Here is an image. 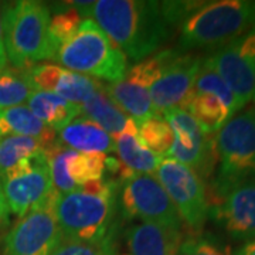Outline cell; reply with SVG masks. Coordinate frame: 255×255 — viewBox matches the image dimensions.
Masks as SVG:
<instances>
[{
    "instance_id": "18",
    "label": "cell",
    "mask_w": 255,
    "mask_h": 255,
    "mask_svg": "<svg viewBox=\"0 0 255 255\" xmlns=\"http://www.w3.org/2000/svg\"><path fill=\"white\" fill-rule=\"evenodd\" d=\"M58 142L80 153H111L115 152L114 137L100 125L85 117H77L68 125L57 130Z\"/></svg>"
},
{
    "instance_id": "30",
    "label": "cell",
    "mask_w": 255,
    "mask_h": 255,
    "mask_svg": "<svg viewBox=\"0 0 255 255\" xmlns=\"http://www.w3.org/2000/svg\"><path fill=\"white\" fill-rule=\"evenodd\" d=\"M173 255H233V250L216 236L186 233Z\"/></svg>"
},
{
    "instance_id": "25",
    "label": "cell",
    "mask_w": 255,
    "mask_h": 255,
    "mask_svg": "<svg viewBox=\"0 0 255 255\" xmlns=\"http://www.w3.org/2000/svg\"><path fill=\"white\" fill-rule=\"evenodd\" d=\"M33 92L27 70L9 67L0 70V110L23 105Z\"/></svg>"
},
{
    "instance_id": "8",
    "label": "cell",
    "mask_w": 255,
    "mask_h": 255,
    "mask_svg": "<svg viewBox=\"0 0 255 255\" xmlns=\"http://www.w3.org/2000/svg\"><path fill=\"white\" fill-rule=\"evenodd\" d=\"M156 179L163 186L190 233H203L209 219L207 187L187 166L173 157H162L156 170Z\"/></svg>"
},
{
    "instance_id": "13",
    "label": "cell",
    "mask_w": 255,
    "mask_h": 255,
    "mask_svg": "<svg viewBox=\"0 0 255 255\" xmlns=\"http://www.w3.org/2000/svg\"><path fill=\"white\" fill-rule=\"evenodd\" d=\"M234 94L238 111L253 100L255 88V27L206 57Z\"/></svg>"
},
{
    "instance_id": "32",
    "label": "cell",
    "mask_w": 255,
    "mask_h": 255,
    "mask_svg": "<svg viewBox=\"0 0 255 255\" xmlns=\"http://www.w3.org/2000/svg\"><path fill=\"white\" fill-rule=\"evenodd\" d=\"M7 65V55L4 50V37H3V14H1V6H0V70L6 68Z\"/></svg>"
},
{
    "instance_id": "15",
    "label": "cell",
    "mask_w": 255,
    "mask_h": 255,
    "mask_svg": "<svg viewBox=\"0 0 255 255\" xmlns=\"http://www.w3.org/2000/svg\"><path fill=\"white\" fill-rule=\"evenodd\" d=\"M186 230L119 219L105 246L110 255H173Z\"/></svg>"
},
{
    "instance_id": "28",
    "label": "cell",
    "mask_w": 255,
    "mask_h": 255,
    "mask_svg": "<svg viewBox=\"0 0 255 255\" xmlns=\"http://www.w3.org/2000/svg\"><path fill=\"white\" fill-rule=\"evenodd\" d=\"M193 90L196 92H204V94H211V95L217 97L219 100L226 104L231 117L236 112H238L237 101H236L234 94L228 88V85L224 82V80L217 74V71L207 63L206 57H203L200 70L197 73Z\"/></svg>"
},
{
    "instance_id": "16",
    "label": "cell",
    "mask_w": 255,
    "mask_h": 255,
    "mask_svg": "<svg viewBox=\"0 0 255 255\" xmlns=\"http://www.w3.org/2000/svg\"><path fill=\"white\" fill-rule=\"evenodd\" d=\"M209 217L228 236L240 241L255 238V179L240 183L211 203Z\"/></svg>"
},
{
    "instance_id": "24",
    "label": "cell",
    "mask_w": 255,
    "mask_h": 255,
    "mask_svg": "<svg viewBox=\"0 0 255 255\" xmlns=\"http://www.w3.org/2000/svg\"><path fill=\"white\" fill-rule=\"evenodd\" d=\"M41 153H44V147L33 137L18 135L0 136V179L20 162Z\"/></svg>"
},
{
    "instance_id": "34",
    "label": "cell",
    "mask_w": 255,
    "mask_h": 255,
    "mask_svg": "<svg viewBox=\"0 0 255 255\" xmlns=\"http://www.w3.org/2000/svg\"><path fill=\"white\" fill-rule=\"evenodd\" d=\"M237 255H255V238L250 240L246 246L238 250Z\"/></svg>"
},
{
    "instance_id": "11",
    "label": "cell",
    "mask_w": 255,
    "mask_h": 255,
    "mask_svg": "<svg viewBox=\"0 0 255 255\" xmlns=\"http://www.w3.org/2000/svg\"><path fill=\"white\" fill-rule=\"evenodd\" d=\"M0 183L6 209L18 219L43 206L57 193L44 153L20 162Z\"/></svg>"
},
{
    "instance_id": "7",
    "label": "cell",
    "mask_w": 255,
    "mask_h": 255,
    "mask_svg": "<svg viewBox=\"0 0 255 255\" xmlns=\"http://www.w3.org/2000/svg\"><path fill=\"white\" fill-rule=\"evenodd\" d=\"M122 221H143L183 231L182 219L153 174L133 173L122 182L118 200Z\"/></svg>"
},
{
    "instance_id": "33",
    "label": "cell",
    "mask_w": 255,
    "mask_h": 255,
    "mask_svg": "<svg viewBox=\"0 0 255 255\" xmlns=\"http://www.w3.org/2000/svg\"><path fill=\"white\" fill-rule=\"evenodd\" d=\"M9 211L6 209L4 199H3V191H1V183H0V228L7 224L9 221Z\"/></svg>"
},
{
    "instance_id": "29",
    "label": "cell",
    "mask_w": 255,
    "mask_h": 255,
    "mask_svg": "<svg viewBox=\"0 0 255 255\" xmlns=\"http://www.w3.org/2000/svg\"><path fill=\"white\" fill-rule=\"evenodd\" d=\"M60 6H61V10L57 11L50 20V38H51V44L54 47L55 53L64 43H67L77 33V30L84 21L78 10L73 7L70 1L64 4L60 3Z\"/></svg>"
},
{
    "instance_id": "14",
    "label": "cell",
    "mask_w": 255,
    "mask_h": 255,
    "mask_svg": "<svg viewBox=\"0 0 255 255\" xmlns=\"http://www.w3.org/2000/svg\"><path fill=\"white\" fill-rule=\"evenodd\" d=\"M203 57L174 48L159 78L150 87L152 107L157 117L172 110H184L190 100Z\"/></svg>"
},
{
    "instance_id": "17",
    "label": "cell",
    "mask_w": 255,
    "mask_h": 255,
    "mask_svg": "<svg viewBox=\"0 0 255 255\" xmlns=\"http://www.w3.org/2000/svg\"><path fill=\"white\" fill-rule=\"evenodd\" d=\"M27 73L34 91L51 92L78 107L102 87L98 80L70 71L57 64L38 63L27 68Z\"/></svg>"
},
{
    "instance_id": "31",
    "label": "cell",
    "mask_w": 255,
    "mask_h": 255,
    "mask_svg": "<svg viewBox=\"0 0 255 255\" xmlns=\"http://www.w3.org/2000/svg\"><path fill=\"white\" fill-rule=\"evenodd\" d=\"M53 255H110L108 248L104 244H85L74 241H61Z\"/></svg>"
},
{
    "instance_id": "4",
    "label": "cell",
    "mask_w": 255,
    "mask_h": 255,
    "mask_svg": "<svg viewBox=\"0 0 255 255\" xmlns=\"http://www.w3.org/2000/svg\"><path fill=\"white\" fill-rule=\"evenodd\" d=\"M4 50L13 68L27 70L40 61L54 60L50 38V6L37 0H20L1 10Z\"/></svg>"
},
{
    "instance_id": "21",
    "label": "cell",
    "mask_w": 255,
    "mask_h": 255,
    "mask_svg": "<svg viewBox=\"0 0 255 255\" xmlns=\"http://www.w3.org/2000/svg\"><path fill=\"white\" fill-rule=\"evenodd\" d=\"M27 108L44 125L55 132L80 115V107L51 92L34 91L27 101Z\"/></svg>"
},
{
    "instance_id": "26",
    "label": "cell",
    "mask_w": 255,
    "mask_h": 255,
    "mask_svg": "<svg viewBox=\"0 0 255 255\" xmlns=\"http://www.w3.org/2000/svg\"><path fill=\"white\" fill-rule=\"evenodd\" d=\"M137 139L145 149L156 156L169 153L173 145V132L162 117H152L137 125Z\"/></svg>"
},
{
    "instance_id": "23",
    "label": "cell",
    "mask_w": 255,
    "mask_h": 255,
    "mask_svg": "<svg viewBox=\"0 0 255 255\" xmlns=\"http://www.w3.org/2000/svg\"><path fill=\"white\" fill-rule=\"evenodd\" d=\"M114 143H115V153L118 155L119 162L127 166L128 169H130L135 173H156L162 157L153 155L150 150H147L140 145L137 135L121 133L114 136Z\"/></svg>"
},
{
    "instance_id": "2",
    "label": "cell",
    "mask_w": 255,
    "mask_h": 255,
    "mask_svg": "<svg viewBox=\"0 0 255 255\" xmlns=\"http://www.w3.org/2000/svg\"><path fill=\"white\" fill-rule=\"evenodd\" d=\"M255 27V0L206 1L179 26V50H219Z\"/></svg>"
},
{
    "instance_id": "10",
    "label": "cell",
    "mask_w": 255,
    "mask_h": 255,
    "mask_svg": "<svg viewBox=\"0 0 255 255\" xmlns=\"http://www.w3.org/2000/svg\"><path fill=\"white\" fill-rule=\"evenodd\" d=\"M162 118L169 124L174 136L169 157L187 166L207 184L217 167L216 135L206 132L187 111L172 110Z\"/></svg>"
},
{
    "instance_id": "6",
    "label": "cell",
    "mask_w": 255,
    "mask_h": 255,
    "mask_svg": "<svg viewBox=\"0 0 255 255\" xmlns=\"http://www.w3.org/2000/svg\"><path fill=\"white\" fill-rule=\"evenodd\" d=\"M53 61L61 67L108 82L121 81L128 71V58L91 18L55 53Z\"/></svg>"
},
{
    "instance_id": "20",
    "label": "cell",
    "mask_w": 255,
    "mask_h": 255,
    "mask_svg": "<svg viewBox=\"0 0 255 255\" xmlns=\"http://www.w3.org/2000/svg\"><path fill=\"white\" fill-rule=\"evenodd\" d=\"M18 135L33 137L46 149L57 142V132L44 125L27 107L0 110V136Z\"/></svg>"
},
{
    "instance_id": "5",
    "label": "cell",
    "mask_w": 255,
    "mask_h": 255,
    "mask_svg": "<svg viewBox=\"0 0 255 255\" xmlns=\"http://www.w3.org/2000/svg\"><path fill=\"white\" fill-rule=\"evenodd\" d=\"M216 147L219 166L207 189L209 204L240 183L255 179V104L221 127Z\"/></svg>"
},
{
    "instance_id": "9",
    "label": "cell",
    "mask_w": 255,
    "mask_h": 255,
    "mask_svg": "<svg viewBox=\"0 0 255 255\" xmlns=\"http://www.w3.org/2000/svg\"><path fill=\"white\" fill-rule=\"evenodd\" d=\"M173 53L174 48L157 51L128 68L125 77L121 81L104 85V90L111 101L137 125L146 119L157 117L152 107L150 87L159 78L164 64Z\"/></svg>"
},
{
    "instance_id": "35",
    "label": "cell",
    "mask_w": 255,
    "mask_h": 255,
    "mask_svg": "<svg viewBox=\"0 0 255 255\" xmlns=\"http://www.w3.org/2000/svg\"><path fill=\"white\" fill-rule=\"evenodd\" d=\"M251 101H254V104H255V88H254V94H253V100Z\"/></svg>"
},
{
    "instance_id": "3",
    "label": "cell",
    "mask_w": 255,
    "mask_h": 255,
    "mask_svg": "<svg viewBox=\"0 0 255 255\" xmlns=\"http://www.w3.org/2000/svg\"><path fill=\"white\" fill-rule=\"evenodd\" d=\"M118 184L100 194L77 189L57 194L55 217L63 241L104 244L119 220Z\"/></svg>"
},
{
    "instance_id": "1",
    "label": "cell",
    "mask_w": 255,
    "mask_h": 255,
    "mask_svg": "<svg viewBox=\"0 0 255 255\" xmlns=\"http://www.w3.org/2000/svg\"><path fill=\"white\" fill-rule=\"evenodd\" d=\"M90 18L128 60L137 63L157 53L172 36L160 1L98 0L94 1Z\"/></svg>"
},
{
    "instance_id": "22",
    "label": "cell",
    "mask_w": 255,
    "mask_h": 255,
    "mask_svg": "<svg viewBox=\"0 0 255 255\" xmlns=\"http://www.w3.org/2000/svg\"><path fill=\"white\" fill-rule=\"evenodd\" d=\"M183 111H187L209 133H216L227 121L233 118L223 101L211 94L196 92L194 90Z\"/></svg>"
},
{
    "instance_id": "12",
    "label": "cell",
    "mask_w": 255,
    "mask_h": 255,
    "mask_svg": "<svg viewBox=\"0 0 255 255\" xmlns=\"http://www.w3.org/2000/svg\"><path fill=\"white\" fill-rule=\"evenodd\" d=\"M57 194L14 223L1 241V255H53L63 241L54 210Z\"/></svg>"
},
{
    "instance_id": "19",
    "label": "cell",
    "mask_w": 255,
    "mask_h": 255,
    "mask_svg": "<svg viewBox=\"0 0 255 255\" xmlns=\"http://www.w3.org/2000/svg\"><path fill=\"white\" fill-rule=\"evenodd\" d=\"M80 114L100 125L112 137L121 133L137 135V124L111 101L104 90V84L92 97L80 105Z\"/></svg>"
},
{
    "instance_id": "27",
    "label": "cell",
    "mask_w": 255,
    "mask_h": 255,
    "mask_svg": "<svg viewBox=\"0 0 255 255\" xmlns=\"http://www.w3.org/2000/svg\"><path fill=\"white\" fill-rule=\"evenodd\" d=\"M107 170V155L80 153L74 150L67 162V174L78 187L84 183L101 180Z\"/></svg>"
}]
</instances>
